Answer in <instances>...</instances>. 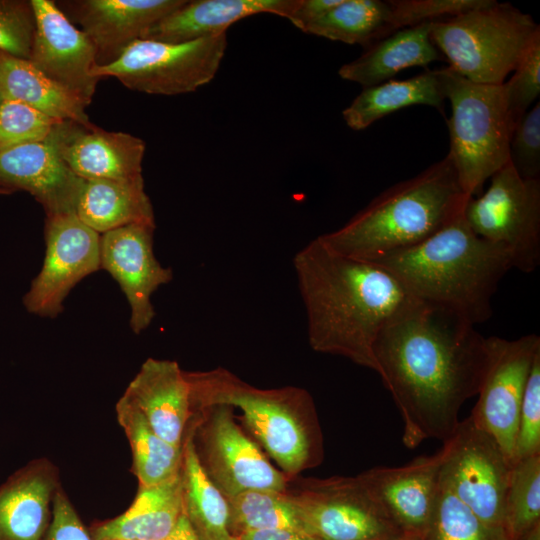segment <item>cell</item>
Wrapping results in <instances>:
<instances>
[{"label": "cell", "mask_w": 540, "mask_h": 540, "mask_svg": "<svg viewBox=\"0 0 540 540\" xmlns=\"http://www.w3.org/2000/svg\"><path fill=\"white\" fill-rule=\"evenodd\" d=\"M424 540H510L502 527L480 519L439 483Z\"/></svg>", "instance_id": "cell-34"}, {"label": "cell", "mask_w": 540, "mask_h": 540, "mask_svg": "<svg viewBox=\"0 0 540 540\" xmlns=\"http://www.w3.org/2000/svg\"><path fill=\"white\" fill-rule=\"evenodd\" d=\"M162 540H200L188 519L182 514L171 532Z\"/></svg>", "instance_id": "cell-44"}, {"label": "cell", "mask_w": 540, "mask_h": 540, "mask_svg": "<svg viewBox=\"0 0 540 540\" xmlns=\"http://www.w3.org/2000/svg\"><path fill=\"white\" fill-rule=\"evenodd\" d=\"M430 26L431 22H424L402 28L373 42L359 57L342 65L339 76L366 88L391 80L405 69L439 60Z\"/></svg>", "instance_id": "cell-24"}, {"label": "cell", "mask_w": 540, "mask_h": 540, "mask_svg": "<svg viewBox=\"0 0 540 540\" xmlns=\"http://www.w3.org/2000/svg\"><path fill=\"white\" fill-rule=\"evenodd\" d=\"M232 540H239V539H238V538H235V537H233V539H232Z\"/></svg>", "instance_id": "cell-48"}, {"label": "cell", "mask_w": 540, "mask_h": 540, "mask_svg": "<svg viewBox=\"0 0 540 540\" xmlns=\"http://www.w3.org/2000/svg\"><path fill=\"white\" fill-rule=\"evenodd\" d=\"M155 228L131 224L100 235V269L117 281L126 296L135 334L148 328L155 317L153 293L173 279L172 270L162 266L154 255Z\"/></svg>", "instance_id": "cell-16"}, {"label": "cell", "mask_w": 540, "mask_h": 540, "mask_svg": "<svg viewBox=\"0 0 540 540\" xmlns=\"http://www.w3.org/2000/svg\"><path fill=\"white\" fill-rule=\"evenodd\" d=\"M485 0H389L391 28L396 31L473 9Z\"/></svg>", "instance_id": "cell-40"}, {"label": "cell", "mask_w": 540, "mask_h": 540, "mask_svg": "<svg viewBox=\"0 0 540 540\" xmlns=\"http://www.w3.org/2000/svg\"><path fill=\"white\" fill-rule=\"evenodd\" d=\"M185 376L192 413L214 406L239 408L249 431L288 479L321 462V430L306 390L261 389L222 367L185 371Z\"/></svg>", "instance_id": "cell-5"}, {"label": "cell", "mask_w": 540, "mask_h": 540, "mask_svg": "<svg viewBox=\"0 0 540 540\" xmlns=\"http://www.w3.org/2000/svg\"><path fill=\"white\" fill-rule=\"evenodd\" d=\"M226 499L229 509L228 529L232 537L269 529L307 533L298 508L286 490H250Z\"/></svg>", "instance_id": "cell-32"}, {"label": "cell", "mask_w": 540, "mask_h": 540, "mask_svg": "<svg viewBox=\"0 0 540 540\" xmlns=\"http://www.w3.org/2000/svg\"><path fill=\"white\" fill-rule=\"evenodd\" d=\"M180 476L182 511L199 539L232 540L227 499L202 469L189 432L182 446Z\"/></svg>", "instance_id": "cell-29"}, {"label": "cell", "mask_w": 540, "mask_h": 540, "mask_svg": "<svg viewBox=\"0 0 540 540\" xmlns=\"http://www.w3.org/2000/svg\"><path fill=\"white\" fill-rule=\"evenodd\" d=\"M445 100L441 69L429 70L408 79H391L363 88L343 110L342 117L349 128L360 131L412 105H428L442 112Z\"/></svg>", "instance_id": "cell-27"}, {"label": "cell", "mask_w": 540, "mask_h": 540, "mask_svg": "<svg viewBox=\"0 0 540 540\" xmlns=\"http://www.w3.org/2000/svg\"><path fill=\"white\" fill-rule=\"evenodd\" d=\"M416 299L476 325L492 314L499 282L512 269L507 251L474 233L463 212L429 238L377 261Z\"/></svg>", "instance_id": "cell-3"}, {"label": "cell", "mask_w": 540, "mask_h": 540, "mask_svg": "<svg viewBox=\"0 0 540 540\" xmlns=\"http://www.w3.org/2000/svg\"><path fill=\"white\" fill-rule=\"evenodd\" d=\"M10 192H11L10 190H7V189H5V188H1V187H0V194H8V193H10Z\"/></svg>", "instance_id": "cell-47"}, {"label": "cell", "mask_w": 540, "mask_h": 540, "mask_svg": "<svg viewBox=\"0 0 540 540\" xmlns=\"http://www.w3.org/2000/svg\"><path fill=\"white\" fill-rule=\"evenodd\" d=\"M83 181L49 137L0 150V184L29 192L46 215L76 213Z\"/></svg>", "instance_id": "cell-20"}, {"label": "cell", "mask_w": 540, "mask_h": 540, "mask_svg": "<svg viewBox=\"0 0 540 540\" xmlns=\"http://www.w3.org/2000/svg\"><path fill=\"white\" fill-rule=\"evenodd\" d=\"M226 49V33L181 43L138 39L113 62L96 65L93 75L147 94L191 93L214 79Z\"/></svg>", "instance_id": "cell-8"}, {"label": "cell", "mask_w": 540, "mask_h": 540, "mask_svg": "<svg viewBox=\"0 0 540 540\" xmlns=\"http://www.w3.org/2000/svg\"><path fill=\"white\" fill-rule=\"evenodd\" d=\"M520 540H540V528H537V529L533 530L526 537H524V538H522Z\"/></svg>", "instance_id": "cell-46"}, {"label": "cell", "mask_w": 540, "mask_h": 540, "mask_svg": "<svg viewBox=\"0 0 540 540\" xmlns=\"http://www.w3.org/2000/svg\"><path fill=\"white\" fill-rule=\"evenodd\" d=\"M394 540H424V534L416 532H402Z\"/></svg>", "instance_id": "cell-45"}, {"label": "cell", "mask_w": 540, "mask_h": 540, "mask_svg": "<svg viewBox=\"0 0 540 540\" xmlns=\"http://www.w3.org/2000/svg\"><path fill=\"white\" fill-rule=\"evenodd\" d=\"M286 493L318 540H394L402 533L357 476L308 478Z\"/></svg>", "instance_id": "cell-11"}, {"label": "cell", "mask_w": 540, "mask_h": 540, "mask_svg": "<svg viewBox=\"0 0 540 540\" xmlns=\"http://www.w3.org/2000/svg\"><path fill=\"white\" fill-rule=\"evenodd\" d=\"M116 413L131 447L133 472L139 486L157 485L179 474L182 447L158 436L142 413L124 397L118 400Z\"/></svg>", "instance_id": "cell-30"}, {"label": "cell", "mask_w": 540, "mask_h": 540, "mask_svg": "<svg viewBox=\"0 0 540 540\" xmlns=\"http://www.w3.org/2000/svg\"><path fill=\"white\" fill-rule=\"evenodd\" d=\"M163 440L182 447L192 416L190 386L176 361L148 358L123 396Z\"/></svg>", "instance_id": "cell-21"}, {"label": "cell", "mask_w": 540, "mask_h": 540, "mask_svg": "<svg viewBox=\"0 0 540 540\" xmlns=\"http://www.w3.org/2000/svg\"><path fill=\"white\" fill-rule=\"evenodd\" d=\"M480 196L469 197L463 217L479 237L504 248L512 267L530 273L540 264V179L521 177L510 162Z\"/></svg>", "instance_id": "cell-9"}, {"label": "cell", "mask_w": 540, "mask_h": 540, "mask_svg": "<svg viewBox=\"0 0 540 540\" xmlns=\"http://www.w3.org/2000/svg\"><path fill=\"white\" fill-rule=\"evenodd\" d=\"M442 448L440 484L480 519L504 528L512 464L499 444L467 417Z\"/></svg>", "instance_id": "cell-12"}, {"label": "cell", "mask_w": 540, "mask_h": 540, "mask_svg": "<svg viewBox=\"0 0 540 540\" xmlns=\"http://www.w3.org/2000/svg\"><path fill=\"white\" fill-rule=\"evenodd\" d=\"M468 198L446 155L389 187L343 226L319 238L338 253L375 262L441 230L463 212Z\"/></svg>", "instance_id": "cell-4"}, {"label": "cell", "mask_w": 540, "mask_h": 540, "mask_svg": "<svg viewBox=\"0 0 540 540\" xmlns=\"http://www.w3.org/2000/svg\"><path fill=\"white\" fill-rule=\"evenodd\" d=\"M509 162L521 177L540 179L539 101L520 118L511 133Z\"/></svg>", "instance_id": "cell-39"}, {"label": "cell", "mask_w": 540, "mask_h": 540, "mask_svg": "<svg viewBox=\"0 0 540 540\" xmlns=\"http://www.w3.org/2000/svg\"><path fill=\"white\" fill-rule=\"evenodd\" d=\"M58 122L23 103L0 100V150L45 140Z\"/></svg>", "instance_id": "cell-35"}, {"label": "cell", "mask_w": 540, "mask_h": 540, "mask_svg": "<svg viewBox=\"0 0 540 540\" xmlns=\"http://www.w3.org/2000/svg\"><path fill=\"white\" fill-rule=\"evenodd\" d=\"M42 268L23 298L28 312L57 317L71 289L100 269V234L76 213L46 215Z\"/></svg>", "instance_id": "cell-13"}, {"label": "cell", "mask_w": 540, "mask_h": 540, "mask_svg": "<svg viewBox=\"0 0 540 540\" xmlns=\"http://www.w3.org/2000/svg\"><path fill=\"white\" fill-rule=\"evenodd\" d=\"M300 30L333 41L367 47L393 32L389 0H341Z\"/></svg>", "instance_id": "cell-31"}, {"label": "cell", "mask_w": 540, "mask_h": 540, "mask_svg": "<svg viewBox=\"0 0 540 540\" xmlns=\"http://www.w3.org/2000/svg\"><path fill=\"white\" fill-rule=\"evenodd\" d=\"M185 0H76L58 6L97 51V65L116 60L134 41Z\"/></svg>", "instance_id": "cell-17"}, {"label": "cell", "mask_w": 540, "mask_h": 540, "mask_svg": "<svg viewBox=\"0 0 540 540\" xmlns=\"http://www.w3.org/2000/svg\"><path fill=\"white\" fill-rule=\"evenodd\" d=\"M492 358L469 416L490 434L513 464L519 411L533 360L540 352L534 333L515 340L490 337Z\"/></svg>", "instance_id": "cell-14"}, {"label": "cell", "mask_w": 540, "mask_h": 540, "mask_svg": "<svg viewBox=\"0 0 540 540\" xmlns=\"http://www.w3.org/2000/svg\"><path fill=\"white\" fill-rule=\"evenodd\" d=\"M341 0H299L298 5L288 19L296 28L301 29L331 10Z\"/></svg>", "instance_id": "cell-42"}, {"label": "cell", "mask_w": 540, "mask_h": 540, "mask_svg": "<svg viewBox=\"0 0 540 540\" xmlns=\"http://www.w3.org/2000/svg\"><path fill=\"white\" fill-rule=\"evenodd\" d=\"M186 432L202 469L226 498L250 490H286L288 478L235 422L232 408L193 412Z\"/></svg>", "instance_id": "cell-10"}, {"label": "cell", "mask_w": 540, "mask_h": 540, "mask_svg": "<svg viewBox=\"0 0 540 540\" xmlns=\"http://www.w3.org/2000/svg\"><path fill=\"white\" fill-rule=\"evenodd\" d=\"M299 0H185L140 39L181 43L226 33L234 23L261 13L289 19Z\"/></svg>", "instance_id": "cell-22"}, {"label": "cell", "mask_w": 540, "mask_h": 540, "mask_svg": "<svg viewBox=\"0 0 540 540\" xmlns=\"http://www.w3.org/2000/svg\"><path fill=\"white\" fill-rule=\"evenodd\" d=\"M41 540H94L59 487L52 500V520Z\"/></svg>", "instance_id": "cell-41"}, {"label": "cell", "mask_w": 540, "mask_h": 540, "mask_svg": "<svg viewBox=\"0 0 540 540\" xmlns=\"http://www.w3.org/2000/svg\"><path fill=\"white\" fill-rule=\"evenodd\" d=\"M538 454H540V352L533 360L522 397L513 463Z\"/></svg>", "instance_id": "cell-37"}, {"label": "cell", "mask_w": 540, "mask_h": 540, "mask_svg": "<svg viewBox=\"0 0 540 540\" xmlns=\"http://www.w3.org/2000/svg\"><path fill=\"white\" fill-rule=\"evenodd\" d=\"M76 215L100 235L131 224L156 226L142 175L130 179L84 180Z\"/></svg>", "instance_id": "cell-25"}, {"label": "cell", "mask_w": 540, "mask_h": 540, "mask_svg": "<svg viewBox=\"0 0 540 540\" xmlns=\"http://www.w3.org/2000/svg\"><path fill=\"white\" fill-rule=\"evenodd\" d=\"M441 71L451 105L447 155L463 192L472 197L509 162L512 128L504 88L472 82L448 66Z\"/></svg>", "instance_id": "cell-7"}, {"label": "cell", "mask_w": 540, "mask_h": 540, "mask_svg": "<svg viewBox=\"0 0 540 540\" xmlns=\"http://www.w3.org/2000/svg\"><path fill=\"white\" fill-rule=\"evenodd\" d=\"M430 37L450 69L475 83L501 85L540 37V27L509 3L485 0L431 22Z\"/></svg>", "instance_id": "cell-6"}, {"label": "cell", "mask_w": 540, "mask_h": 540, "mask_svg": "<svg viewBox=\"0 0 540 540\" xmlns=\"http://www.w3.org/2000/svg\"><path fill=\"white\" fill-rule=\"evenodd\" d=\"M49 138L69 169L83 180L142 175L145 143L132 134L60 121Z\"/></svg>", "instance_id": "cell-19"}, {"label": "cell", "mask_w": 540, "mask_h": 540, "mask_svg": "<svg viewBox=\"0 0 540 540\" xmlns=\"http://www.w3.org/2000/svg\"><path fill=\"white\" fill-rule=\"evenodd\" d=\"M53 465L37 460L0 486V540H41L57 490Z\"/></svg>", "instance_id": "cell-23"}, {"label": "cell", "mask_w": 540, "mask_h": 540, "mask_svg": "<svg viewBox=\"0 0 540 540\" xmlns=\"http://www.w3.org/2000/svg\"><path fill=\"white\" fill-rule=\"evenodd\" d=\"M237 538L239 540H318L307 533L289 529L251 531Z\"/></svg>", "instance_id": "cell-43"}, {"label": "cell", "mask_w": 540, "mask_h": 540, "mask_svg": "<svg viewBox=\"0 0 540 540\" xmlns=\"http://www.w3.org/2000/svg\"><path fill=\"white\" fill-rule=\"evenodd\" d=\"M0 100L23 103L58 121L90 125L86 105L29 60L0 52Z\"/></svg>", "instance_id": "cell-28"}, {"label": "cell", "mask_w": 540, "mask_h": 540, "mask_svg": "<svg viewBox=\"0 0 540 540\" xmlns=\"http://www.w3.org/2000/svg\"><path fill=\"white\" fill-rule=\"evenodd\" d=\"M35 33L29 61L88 106L100 79L93 75L97 51L89 37L53 0H31Z\"/></svg>", "instance_id": "cell-15"}, {"label": "cell", "mask_w": 540, "mask_h": 540, "mask_svg": "<svg viewBox=\"0 0 540 540\" xmlns=\"http://www.w3.org/2000/svg\"><path fill=\"white\" fill-rule=\"evenodd\" d=\"M444 450L399 467L379 466L357 477L402 532L424 534L440 483Z\"/></svg>", "instance_id": "cell-18"}, {"label": "cell", "mask_w": 540, "mask_h": 540, "mask_svg": "<svg viewBox=\"0 0 540 540\" xmlns=\"http://www.w3.org/2000/svg\"><path fill=\"white\" fill-rule=\"evenodd\" d=\"M310 347L379 373L374 344L414 298L378 263L336 252L319 236L293 258Z\"/></svg>", "instance_id": "cell-2"}, {"label": "cell", "mask_w": 540, "mask_h": 540, "mask_svg": "<svg viewBox=\"0 0 540 540\" xmlns=\"http://www.w3.org/2000/svg\"><path fill=\"white\" fill-rule=\"evenodd\" d=\"M374 356L403 419L402 441L414 449L453 435L462 405L481 389L492 351L490 337L475 325L414 299L379 333Z\"/></svg>", "instance_id": "cell-1"}, {"label": "cell", "mask_w": 540, "mask_h": 540, "mask_svg": "<svg viewBox=\"0 0 540 540\" xmlns=\"http://www.w3.org/2000/svg\"><path fill=\"white\" fill-rule=\"evenodd\" d=\"M540 528V454L513 463L504 506V530L520 540Z\"/></svg>", "instance_id": "cell-33"}, {"label": "cell", "mask_w": 540, "mask_h": 540, "mask_svg": "<svg viewBox=\"0 0 540 540\" xmlns=\"http://www.w3.org/2000/svg\"><path fill=\"white\" fill-rule=\"evenodd\" d=\"M181 469V468H180ZM182 511L181 476L153 486H139L130 507L94 528V540H162Z\"/></svg>", "instance_id": "cell-26"}, {"label": "cell", "mask_w": 540, "mask_h": 540, "mask_svg": "<svg viewBox=\"0 0 540 540\" xmlns=\"http://www.w3.org/2000/svg\"><path fill=\"white\" fill-rule=\"evenodd\" d=\"M512 131L540 94V37L528 49L508 81L503 83Z\"/></svg>", "instance_id": "cell-36"}, {"label": "cell", "mask_w": 540, "mask_h": 540, "mask_svg": "<svg viewBox=\"0 0 540 540\" xmlns=\"http://www.w3.org/2000/svg\"><path fill=\"white\" fill-rule=\"evenodd\" d=\"M35 33L31 2L0 0V52L29 60Z\"/></svg>", "instance_id": "cell-38"}]
</instances>
